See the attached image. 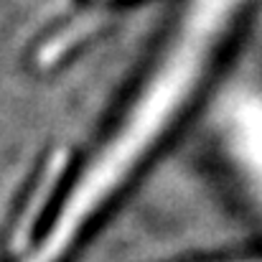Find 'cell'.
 Listing matches in <instances>:
<instances>
[{
    "label": "cell",
    "instance_id": "7a4b0ae2",
    "mask_svg": "<svg viewBox=\"0 0 262 262\" xmlns=\"http://www.w3.org/2000/svg\"><path fill=\"white\" fill-rule=\"evenodd\" d=\"M222 133L237 171L262 204V89H245L232 97Z\"/></svg>",
    "mask_w": 262,
    "mask_h": 262
},
{
    "label": "cell",
    "instance_id": "6da1fadb",
    "mask_svg": "<svg viewBox=\"0 0 262 262\" xmlns=\"http://www.w3.org/2000/svg\"><path fill=\"white\" fill-rule=\"evenodd\" d=\"M239 0H196L171 41L161 67L130 107L115 138L87 168L56 216L43 245L28 262H56L92 211L135 171V166L171 130L178 112L204 79Z\"/></svg>",
    "mask_w": 262,
    "mask_h": 262
},
{
    "label": "cell",
    "instance_id": "3957f363",
    "mask_svg": "<svg viewBox=\"0 0 262 262\" xmlns=\"http://www.w3.org/2000/svg\"><path fill=\"white\" fill-rule=\"evenodd\" d=\"M245 262H262V260H245Z\"/></svg>",
    "mask_w": 262,
    "mask_h": 262
}]
</instances>
